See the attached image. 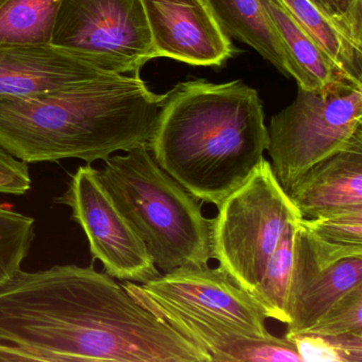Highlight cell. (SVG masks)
I'll list each match as a JSON object with an SVG mask.
<instances>
[{
	"label": "cell",
	"instance_id": "21",
	"mask_svg": "<svg viewBox=\"0 0 362 362\" xmlns=\"http://www.w3.org/2000/svg\"><path fill=\"white\" fill-rule=\"evenodd\" d=\"M302 362H362V334H285Z\"/></svg>",
	"mask_w": 362,
	"mask_h": 362
},
{
	"label": "cell",
	"instance_id": "23",
	"mask_svg": "<svg viewBox=\"0 0 362 362\" xmlns=\"http://www.w3.org/2000/svg\"><path fill=\"white\" fill-rule=\"evenodd\" d=\"M304 332L315 334H362V284L339 298Z\"/></svg>",
	"mask_w": 362,
	"mask_h": 362
},
{
	"label": "cell",
	"instance_id": "7",
	"mask_svg": "<svg viewBox=\"0 0 362 362\" xmlns=\"http://www.w3.org/2000/svg\"><path fill=\"white\" fill-rule=\"evenodd\" d=\"M52 44L112 74L156 59L141 0H61Z\"/></svg>",
	"mask_w": 362,
	"mask_h": 362
},
{
	"label": "cell",
	"instance_id": "11",
	"mask_svg": "<svg viewBox=\"0 0 362 362\" xmlns=\"http://www.w3.org/2000/svg\"><path fill=\"white\" fill-rule=\"evenodd\" d=\"M156 58L221 66L236 52L206 0H141Z\"/></svg>",
	"mask_w": 362,
	"mask_h": 362
},
{
	"label": "cell",
	"instance_id": "3",
	"mask_svg": "<svg viewBox=\"0 0 362 362\" xmlns=\"http://www.w3.org/2000/svg\"><path fill=\"white\" fill-rule=\"evenodd\" d=\"M165 97L151 92L135 71L0 100V148L26 164L103 162L149 143Z\"/></svg>",
	"mask_w": 362,
	"mask_h": 362
},
{
	"label": "cell",
	"instance_id": "26",
	"mask_svg": "<svg viewBox=\"0 0 362 362\" xmlns=\"http://www.w3.org/2000/svg\"><path fill=\"white\" fill-rule=\"evenodd\" d=\"M3 361L37 362V360L22 349L0 341V362Z\"/></svg>",
	"mask_w": 362,
	"mask_h": 362
},
{
	"label": "cell",
	"instance_id": "24",
	"mask_svg": "<svg viewBox=\"0 0 362 362\" xmlns=\"http://www.w3.org/2000/svg\"><path fill=\"white\" fill-rule=\"evenodd\" d=\"M357 45L362 46V0H310Z\"/></svg>",
	"mask_w": 362,
	"mask_h": 362
},
{
	"label": "cell",
	"instance_id": "17",
	"mask_svg": "<svg viewBox=\"0 0 362 362\" xmlns=\"http://www.w3.org/2000/svg\"><path fill=\"white\" fill-rule=\"evenodd\" d=\"M347 77L362 82V46L351 41L310 0H276Z\"/></svg>",
	"mask_w": 362,
	"mask_h": 362
},
{
	"label": "cell",
	"instance_id": "10",
	"mask_svg": "<svg viewBox=\"0 0 362 362\" xmlns=\"http://www.w3.org/2000/svg\"><path fill=\"white\" fill-rule=\"evenodd\" d=\"M122 286L141 306L206 351L211 361L302 362L285 336H258L232 322L164 300L141 284L124 281Z\"/></svg>",
	"mask_w": 362,
	"mask_h": 362
},
{
	"label": "cell",
	"instance_id": "18",
	"mask_svg": "<svg viewBox=\"0 0 362 362\" xmlns=\"http://www.w3.org/2000/svg\"><path fill=\"white\" fill-rule=\"evenodd\" d=\"M298 221L290 223L284 233L279 245L264 267L257 286L251 294L267 319L270 317L285 324L289 323L288 304L293 273L294 243Z\"/></svg>",
	"mask_w": 362,
	"mask_h": 362
},
{
	"label": "cell",
	"instance_id": "2",
	"mask_svg": "<svg viewBox=\"0 0 362 362\" xmlns=\"http://www.w3.org/2000/svg\"><path fill=\"white\" fill-rule=\"evenodd\" d=\"M268 144L257 90L199 79L166 93L148 147L192 197L218 207L262 164Z\"/></svg>",
	"mask_w": 362,
	"mask_h": 362
},
{
	"label": "cell",
	"instance_id": "14",
	"mask_svg": "<svg viewBox=\"0 0 362 362\" xmlns=\"http://www.w3.org/2000/svg\"><path fill=\"white\" fill-rule=\"evenodd\" d=\"M288 196L305 219L362 205V128L338 151L307 169Z\"/></svg>",
	"mask_w": 362,
	"mask_h": 362
},
{
	"label": "cell",
	"instance_id": "16",
	"mask_svg": "<svg viewBox=\"0 0 362 362\" xmlns=\"http://www.w3.org/2000/svg\"><path fill=\"white\" fill-rule=\"evenodd\" d=\"M228 37L255 49L286 77L291 67L260 0H206Z\"/></svg>",
	"mask_w": 362,
	"mask_h": 362
},
{
	"label": "cell",
	"instance_id": "5",
	"mask_svg": "<svg viewBox=\"0 0 362 362\" xmlns=\"http://www.w3.org/2000/svg\"><path fill=\"white\" fill-rule=\"evenodd\" d=\"M218 209L213 219V258L251 296L284 233L302 216L267 160Z\"/></svg>",
	"mask_w": 362,
	"mask_h": 362
},
{
	"label": "cell",
	"instance_id": "15",
	"mask_svg": "<svg viewBox=\"0 0 362 362\" xmlns=\"http://www.w3.org/2000/svg\"><path fill=\"white\" fill-rule=\"evenodd\" d=\"M260 1L283 45L291 67V78L298 82V88L315 90L347 77L276 0Z\"/></svg>",
	"mask_w": 362,
	"mask_h": 362
},
{
	"label": "cell",
	"instance_id": "22",
	"mask_svg": "<svg viewBox=\"0 0 362 362\" xmlns=\"http://www.w3.org/2000/svg\"><path fill=\"white\" fill-rule=\"evenodd\" d=\"M300 222L328 243L362 245V205L343 207Z\"/></svg>",
	"mask_w": 362,
	"mask_h": 362
},
{
	"label": "cell",
	"instance_id": "19",
	"mask_svg": "<svg viewBox=\"0 0 362 362\" xmlns=\"http://www.w3.org/2000/svg\"><path fill=\"white\" fill-rule=\"evenodd\" d=\"M61 0H0V43L52 44Z\"/></svg>",
	"mask_w": 362,
	"mask_h": 362
},
{
	"label": "cell",
	"instance_id": "9",
	"mask_svg": "<svg viewBox=\"0 0 362 362\" xmlns=\"http://www.w3.org/2000/svg\"><path fill=\"white\" fill-rule=\"evenodd\" d=\"M362 284V245L328 243L296 226L286 334L306 332L339 298Z\"/></svg>",
	"mask_w": 362,
	"mask_h": 362
},
{
	"label": "cell",
	"instance_id": "8",
	"mask_svg": "<svg viewBox=\"0 0 362 362\" xmlns=\"http://www.w3.org/2000/svg\"><path fill=\"white\" fill-rule=\"evenodd\" d=\"M57 202L71 209V218L83 230L93 258L115 279L146 284L162 273L144 241L129 223L90 164L71 173Z\"/></svg>",
	"mask_w": 362,
	"mask_h": 362
},
{
	"label": "cell",
	"instance_id": "25",
	"mask_svg": "<svg viewBox=\"0 0 362 362\" xmlns=\"http://www.w3.org/2000/svg\"><path fill=\"white\" fill-rule=\"evenodd\" d=\"M28 164L0 148V194L24 196L31 189Z\"/></svg>",
	"mask_w": 362,
	"mask_h": 362
},
{
	"label": "cell",
	"instance_id": "13",
	"mask_svg": "<svg viewBox=\"0 0 362 362\" xmlns=\"http://www.w3.org/2000/svg\"><path fill=\"white\" fill-rule=\"evenodd\" d=\"M107 74L52 44L0 43V100L65 90Z\"/></svg>",
	"mask_w": 362,
	"mask_h": 362
},
{
	"label": "cell",
	"instance_id": "12",
	"mask_svg": "<svg viewBox=\"0 0 362 362\" xmlns=\"http://www.w3.org/2000/svg\"><path fill=\"white\" fill-rule=\"evenodd\" d=\"M141 285L164 300L232 322L258 336L271 334L254 298L220 267H181Z\"/></svg>",
	"mask_w": 362,
	"mask_h": 362
},
{
	"label": "cell",
	"instance_id": "20",
	"mask_svg": "<svg viewBox=\"0 0 362 362\" xmlns=\"http://www.w3.org/2000/svg\"><path fill=\"white\" fill-rule=\"evenodd\" d=\"M35 237V218L0 204V287L22 270Z\"/></svg>",
	"mask_w": 362,
	"mask_h": 362
},
{
	"label": "cell",
	"instance_id": "4",
	"mask_svg": "<svg viewBox=\"0 0 362 362\" xmlns=\"http://www.w3.org/2000/svg\"><path fill=\"white\" fill-rule=\"evenodd\" d=\"M99 177L163 272L209 264L213 220L141 144L103 160Z\"/></svg>",
	"mask_w": 362,
	"mask_h": 362
},
{
	"label": "cell",
	"instance_id": "1",
	"mask_svg": "<svg viewBox=\"0 0 362 362\" xmlns=\"http://www.w3.org/2000/svg\"><path fill=\"white\" fill-rule=\"evenodd\" d=\"M0 341L40 362L211 361L94 266L18 271L0 287Z\"/></svg>",
	"mask_w": 362,
	"mask_h": 362
},
{
	"label": "cell",
	"instance_id": "6",
	"mask_svg": "<svg viewBox=\"0 0 362 362\" xmlns=\"http://www.w3.org/2000/svg\"><path fill=\"white\" fill-rule=\"evenodd\" d=\"M267 128L271 167L288 194L307 169L362 128V82L344 77L315 90L298 88L293 103Z\"/></svg>",
	"mask_w": 362,
	"mask_h": 362
}]
</instances>
